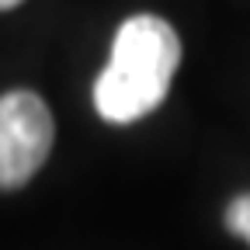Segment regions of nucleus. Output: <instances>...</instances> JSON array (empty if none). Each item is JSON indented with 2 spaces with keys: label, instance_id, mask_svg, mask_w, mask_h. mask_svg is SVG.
Returning <instances> with one entry per match:
<instances>
[{
  "label": "nucleus",
  "instance_id": "obj_1",
  "mask_svg": "<svg viewBox=\"0 0 250 250\" xmlns=\"http://www.w3.org/2000/svg\"><path fill=\"white\" fill-rule=\"evenodd\" d=\"M181 62L177 31L156 14L129 18L111 45V59L94 83V108L111 125H129L164 104Z\"/></svg>",
  "mask_w": 250,
  "mask_h": 250
},
{
  "label": "nucleus",
  "instance_id": "obj_2",
  "mask_svg": "<svg viewBox=\"0 0 250 250\" xmlns=\"http://www.w3.org/2000/svg\"><path fill=\"white\" fill-rule=\"evenodd\" d=\"M56 139L52 111L31 90H11L0 98V191L24 188L49 160Z\"/></svg>",
  "mask_w": 250,
  "mask_h": 250
},
{
  "label": "nucleus",
  "instance_id": "obj_3",
  "mask_svg": "<svg viewBox=\"0 0 250 250\" xmlns=\"http://www.w3.org/2000/svg\"><path fill=\"white\" fill-rule=\"evenodd\" d=\"M226 229L250 243V195H240L226 205Z\"/></svg>",
  "mask_w": 250,
  "mask_h": 250
},
{
  "label": "nucleus",
  "instance_id": "obj_4",
  "mask_svg": "<svg viewBox=\"0 0 250 250\" xmlns=\"http://www.w3.org/2000/svg\"><path fill=\"white\" fill-rule=\"evenodd\" d=\"M21 0H0V11H11V7H18Z\"/></svg>",
  "mask_w": 250,
  "mask_h": 250
}]
</instances>
